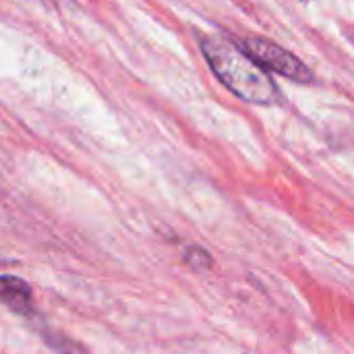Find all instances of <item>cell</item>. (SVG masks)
Wrapping results in <instances>:
<instances>
[{
  "label": "cell",
  "mask_w": 354,
  "mask_h": 354,
  "mask_svg": "<svg viewBox=\"0 0 354 354\" xmlns=\"http://www.w3.org/2000/svg\"><path fill=\"white\" fill-rule=\"evenodd\" d=\"M201 52L214 75L241 100L251 104H274L276 85L270 75L239 46L228 39L207 35L201 37Z\"/></svg>",
  "instance_id": "6da1fadb"
},
{
  "label": "cell",
  "mask_w": 354,
  "mask_h": 354,
  "mask_svg": "<svg viewBox=\"0 0 354 354\" xmlns=\"http://www.w3.org/2000/svg\"><path fill=\"white\" fill-rule=\"evenodd\" d=\"M243 50L263 68L274 71L276 75H282L286 79H292L297 83H311L313 73L311 68L292 52L282 48L280 44L268 39V37H247Z\"/></svg>",
  "instance_id": "7a4b0ae2"
},
{
  "label": "cell",
  "mask_w": 354,
  "mask_h": 354,
  "mask_svg": "<svg viewBox=\"0 0 354 354\" xmlns=\"http://www.w3.org/2000/svg\"><path fill=\"white\" fill-rule=\"evenodd\" d=\"M0 301L17 315H31L33 313V292L31 286L12 276V274H4L0 276Z\"/></svg>",
  "instance_id": "3957f363"
},
{
  "label": "cell",
  "mask_w": 354,
  "mask_h": 354,
  "mask_svg": "<svg viewBox=\"0 0 354 354\" xmlns=\"http://www.w3.org/2000/svg\"><path fill=\"white\" fill-rule=\"evenodd\" d=\"M46 344L54 351L56 354H89L81 344H77L75 340H71L68 336L54 332V330H44L41 332Z\"/></svg>",
  "instance_id": "277c9868"
},
{
  "label": "cell",
  "mask_w": 354,
  "mask_h": 354,
  "mask_svg": "<svg viewBox=\"0 0 354 354\" xmlns=\"http://www.w3.org/2000/svg\"><path fill=\"white\" fill-rule=\"evenodd\" d=\"M183 259L187 261V266H191V268L197 270V272H205V270H209L212 263H214L212 255H209L205 249H201V247H189V249L183 253Z\"/></svg>",
  "instance_id": "5b68a950"
}]
</instances>
